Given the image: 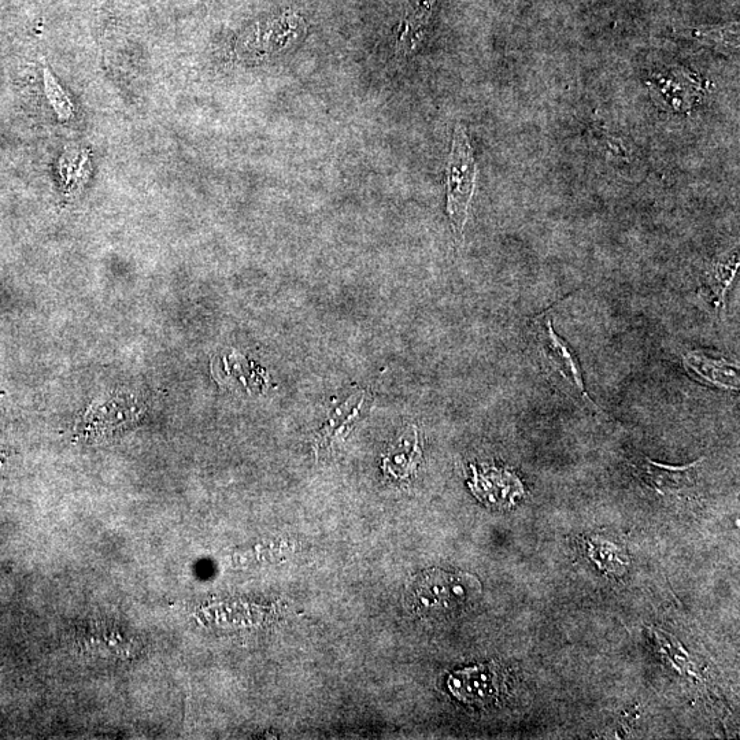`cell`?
<instances>
[{"label":"cell","instance_id":"277c9868","mask_svg":"<svg viewBox=\"0 0 740 740\" xmlns=\"http://www.w3.org/2000/svg\"><path fill=\"white\" fill-rule=\"evenodd\" d=\"M447 686L461 702L486 705L501 695L505 688V675L495 664L477 665L451 673Z\"/></svg>","mask_w":740,"mask_h":740},{"label":"cell","instance_id":"52a82bcc","mask_svg":"<svg viewBox=\"0 0 740 740\" xmlns=\"http://www.w3.org/2000/svg\"><path fill=\"white\" fill-rule=\"evenodd\" d=\"M364 401V392H358V394L347 399L343 405L336 407L335 412L329 416L327 424H325V427L318 434L317 450L331 446L336 438L342 432L346 431L351 423L357 420V417L360 416L362 406H364Z\"/></svg>","mask_w":740,"mask_h":740},{"label":"cell","instance_id":"6da1fadb","mask_svg":"<svg viewBox=\"0 0 740 740\" xmlns=\"http://www.w3.org/2000/svg\"><path fill=\"white\" fill-rule=\"evenodd\" d=\"M481 595L475 576L432 569L414 577L406 590L407 606L425 619H447L471 608Z\"/></svg>","mask_w":740,"mask_h":740},{"label":"cell","instance_id":"3957f363","mask_svg":"<svg viewBox=\"0 0 740 740\" xmlns=\"http://www.w3.org/2000/svg\"><path fill=\"white\" fill-rule=\"evenodd\" d=\"M535 332L540 355H542V361L546 368L550 372L557 373L562 380L566 381L569 390L573 391V394H576L580 401L595 406L592 399L588 397L586 387H584L579 361H577L572 347H569V344L555 333L551 318L543 316L536 320Z\"/></svg>","mask_w":740,"mask_h":740},{"label":"cell","instance_id":"9c48e42d","mask_svg":"<svg viewBox=\"0 0 740 740\" xmlns=\"http://www.w3.org/2000/svg\"><path fill=\"white\" fill-rule=\"evenodd\" d=\"M691 39L697 40L705 46L716 48L724 54L738 53L739 29L738 24L725 25V27H703L688 32Z\"/></svg>","mask_w":740,"mask_h":740},{"label":"cell","instance_id":"5b68a950","mask_svg":"<svg viewBox=\"0 0 740 740\" xmlns=\"http://www.w3.org/2000/svg\"><path fill=\"white\" fill-rule=\"evenodd\" d=\"M703 460L686 466H671L658 464L651 460H643L635 466L636 476L647 487L653 488L658 494L672 495L690 490L697 479V468Z\"/></svg>","mask_w":740,"mask_h":740},{"label":"cell","instance_id":"8992f818","mask_svg":"<svg viewBox=\"0 0 740 740\" xmlns=\"http://www.w3.org/2000/svg\"><path fill=\"white\" fill-rule=\"evenodd\" d=\"M421 460V447L418 443L417 429H410L384 455L383 471L395 479H406L416 471Z\"/></svg>","mask_w":740,"mask_h":740},{"label":"cell","instance_id":"30bf717a","mask_svg":"<svg viewBox=\"0 0 740 740\" xmlns=\"http://www.w3.org/2000/svg\"><path fill=\"white\" fill-rule=\"evenodd\" d=\"M738 265V259H736V262L732 259L730 264L716 266L712 270V273H710L708 283L714 306H723L725 292H727L732 280H734Z\"/></svg>","mask_w":740,"mask_h":740},{"label":"cell","instance_id":"7a4b0ae2","mask_svg":"<svg viewBox=\"0 0 740 740\" xmlns=\"http://www.w3.org/2000/svg\"><path fill=\"white\" fill-rule=\"evenodd\" d=\"M476 162L465 128L457 125L447 164V213L455 236L462 239L476 187Z\"/></svg>","mask_w":740,"mask_h":740},{"label":"cell","instance_id":"ba28073f","mask_svg":"<svg viewBox=\"0 0 740 740\" xmlns=\"http://www.w3.org/2000/svg\"><path fill=\"white\" fill-rule=\"evenodd\" d=\"M475 483L479 488H481V490H483V492H486V494L481 495V499H484V501H490L491 503H494V506H499V508H505V505H503L498 488H501L503 492H506V494H508L510 498H513L514 501H517V498L524 494V488L521 486L517 477L514 476L513 473L506 471H497V469H492V471H486L480 473V475H477L476 473Z\"/></svg>","mask_w":740,"mask_h":740}]
</instances>
